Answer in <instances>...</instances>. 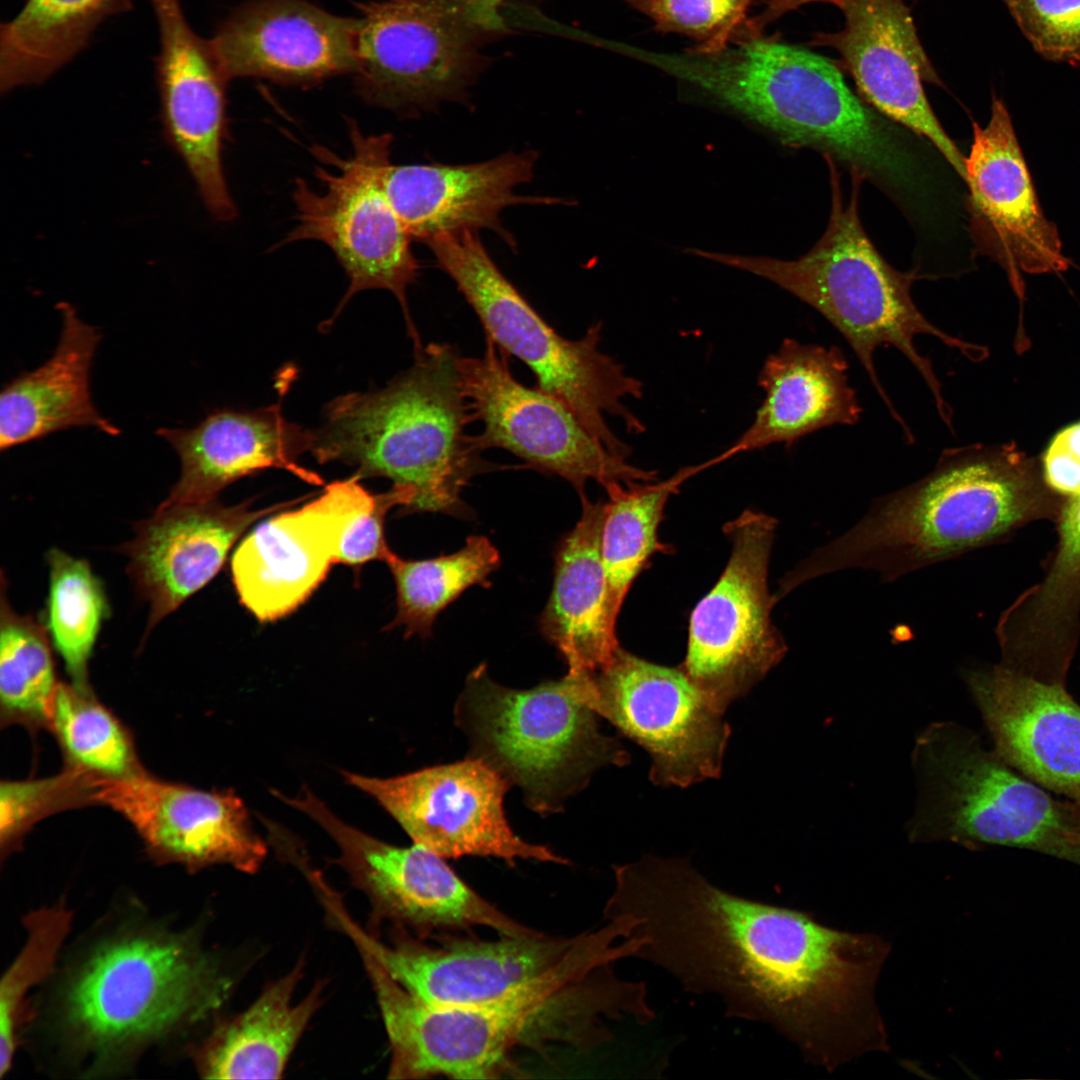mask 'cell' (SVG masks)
Here are the masks:
<instances>
[{
  "label": "cell",
  "mask_w": 1080,
  "mask_h": 1080,
  "mask_svg": "<svg viewBox=\"0 0 1080 1080\" xmlns=\"http://www.w3.org/2000/svg\"><path fill=\"white\" fill-rule=\"evenodd\" d=\"M614 875L605 916L625 921L634 958L686 991L719 998L729 1017L771 1026L816 1064L868 1034L889 953L879 936L733 894L685 858L644 856L614 867Z\"/></svg>",
  "instance_id": "1"
},
{
  "label": "cell",
  "mask_w": 1080,
  "mask_h": 1080,
  "mask_svg": "<svg viewBox=\"0 0 1080 1080\" xmlns=\"http://www.w3.org/2000/svg\"><path fill=\"white\" fill-rule=\"evenodd\" d=\"M644 63L690 84L771 131L784 144L820 150L899 203L925 189L917 145L849 88L838 67L807 49L745 26L712 52L645 51Z\"/></svg>",
  "instance_id": "2"
},
{
  "label": "cell",
  "mask_w": 1080,
  "mask_h": 1080,
  "mask_svg": "<svg viewBox=\"0 0 1080 1080\" xmlns=\"http://www.w3.org/2000/svg\"><path fill=\"white\" fill-rule=\"evenodd\" d=\"M370 980L390 1043L392 1079L495 1078L518 1046L560 1041L592 1048L609 1041L605 1020H623L633 1007L629 983L607 969L559 975L475 1006L429 1004L381 970Z\"/></svg>",
  "instance_id": "3"
},
{
  "label": "cell",
  "mask_w": 1080,
  "mask_h": 1080,
  "mask_svg": "<svg viewBox=\"0 0 1080 1080\" xmlns=\"http://www.w3.org/2000/svg\"><path fill=\"white\" fill-rule=\"evenodd\" d=\"M385 388L349 393L326 408L310 453L355 475L385 477L413 492L404 512L465 515L461 494L479 473L496 469L467 433L473 415L463 392L458 354L431 343Z\"/></svg>",
  "instance_id": "4"
},
{
  "label": "cell",
  "mask_w": 1080,
  "mask_h": 1080,
  "mask_svg": "<svg viewBox=\"0 0 1080 1080\" xmlns=\"http://www.w3.org/2000/svg\"><path fill=\"white\" fill-rule=\"evenodd\" d=\"M1031 474L1009 447L943 450L922 479L879 498L852 528L785 579L789 590L851 568L894 580L985 545L1039 512Z\"/></svg>",
  "instance_id": "5"
},
{
  "label": "cell",
  "mask_w": 1080,
  "mask_h": 1080,
  "mask_svg": "<svg viewBox=\"0 0 1080 1080\" xmlns=\"http://www.w3.org/2000/svg\"><path fill=\"white\" fill-rule=\"evenodd\" d=\"M825 158L831 171V214L823 236L807 254L781 260L700 249L690 252L769 280L817 310L849 343L891 416L902 427L905 440L911 442L912 432L892 404L874 364L879 347L899 350L925 381L939 416L952 430V409L942 395L941 382L929 358L916 349L914 338L931 335L972 360H977L983 349L945 333L923 316L911 296L915 273L890 266L860 223L857 196L863 178L852 172V193L844 200L834 159Z\"/></svg>",
  "instance_id": "6"
},
{
  "label": "cell",
  "mask_w": 1080,
  "mask_h": 1080,
  "mask_svg": "<svg viewBox=\"0 0 1080 1080\" xmlns=\"http://www.w3.org/2000/svg\"><path fill=\"white\" fill-rule=\"evenodd\" d=\"M593 673L568 670L530 689L496 683L485 664L473 669L455 705L469 757L517 786L540 814L560 811L607 765L629 763L626 750L599 731L590 706Z\"/></svg>",
  "instance_id": "7"
},
{
  "label": "cell",
  "mask_w": 1080,
  "mask_h": 1080,
  "mask_svg": "<svg viewBox=\"0 0 1080 1080\" xmlns=\"http://www.w3.org/2000/svg\"><path fill=\"white\" fill-rule=\"evenodd\" d=\"M912 766L918 787L907 825L912 842L1010 846L1080 866L1072 799L1051 796L968 728L931 723L915 740Z\"/></svg>",
  "instance_id": "8"
},
{
  "label": "cell",
  "mask_w": 1080,
  "mask_h": 1080,
  "mask_svg": "<svg viewBox=\"0 0 1080 1080\" xmlns=\"http://www.w3.org/2000/svg\"><path fill=\"white\" fill-rule=\"evenodd\" d=\"M426 245L477 315L486 338L522 361L536 386L562 401L607 449L628 458L631 447L613 433L605 416L620 418L629 433H643L644 424L623 400L642 398L644 385L600 350L602 324L576 340L561 336L501 272L477 231L441 234Z\"/></svg>",
  "instance_id": "9"
},
{
  "label": "cell",
  "mask_w": 1080,
  "mask_h": 1080,
  "mask_svg": "<svg viewBox=\"0 0 1080 1080\" xmlns=\"http://www.w3.org/2000/svg\"><path fill=\"white\" fill-rule=\"evenodd\" d=\"M355 84L369 104L399 114L463 102L490 63L508 18L476 0H376L359 5Z\"/></svg>",
  "instance_id": "10"
},
{
  "label": "cell",
  "mask_w": 1080,
  "mask_h": 1080,
  "mask_svg": "<svg viewBox=\"0 0 1080 1080\" xmlns=\"http://www.w3.org/2000/svg\"><path fill=\"white\" fill-rule=\"evenodd\" d=\"M232 986L216 961L190 944L125 938L103 946L83 966L68 989L65 1015L86 1047L112 1052L209 1016Z\"/></svg>",
  "instance_id": "11"
},
{
  "label": "cell",
  "mask_w": 1080,
  "mask_h": 1080,
  "mask_svg": "<svg viewBox=\"0 0 1080 1080\" xmlns=\"http://www.w3.org/2000/svg\"><path fill=\"white\" fill-rule=\"evenodd\" d=\"M358 950L368 953L396 982L434 1005L475 1006L517 995L552 977L587 973L625 957L614 922L571 938L533 931L494 941L453 939L425 943L397 928L390 943L352 918L342 927Z\"/></svg>",
  "instance_id": "12"
},
{
  "label": "cell",
  "mask_w": 1080,
  "mask_h": 1080,
  "mask_svg": "<svg viewBox=\"0 0 1080 1080\" xmlns=\"http://www.w3.org/2000/svg\"><path fill=\"white\" fill-rule=\"evenodd\" d=\"M349 136L352 153L348 157L320 146L312 149L334 170L316 167V177L323 184L321 192L305 180H296L292 193L296 224L279 245L316 240L333 251L349 279L337 312L358 292H391L400 303L415 349H419L422 345L407 302V289L417 279L418 264L411 250L412 238L384 186L393 135H366L350 121Z\"/></svg>",
  "instance_id": "13"
},
{
  "label": "cell",
  "mask_w": 1080,
  "mask_h": 1080,
  "mask_svg": "<svg viewBox=\"0 0 1080 1080\" xmlns=\"http://www.w3.org/2000/svg\"><path fill=\"white\" fill-rule=\"evenodd\" d=\"M776 525L775 518L751 510L726 523L730 558L690 616L687 653L679 667L723 713L787 651L771 621L775 599L768 588Z\"/></svg>",
  "instance_id": "14"
},
{
  "label": "cell",
  "mask_w": 1080,
  "mask_h": 1080,
  "mask_svg": "<svg viewBox=\"0 0 1080 1080\" xmlns=\"http://www.w3.org/2000/svg\"><path fill=\"white\" fill-rule=\"evenodd\" d=\"M457 367L473 419L482 424L474 435L482 451L506 450L529 468L561 477L580 497L590 480L606 488L657 478V471L607 449L562 401L519 382L507 354L490 339L480 356L458 355Z\"/></svg>",
  "instance_id": "15"
},
{
  "label": "cell",
  "mask_w": 1080,
  "mask_h": 1080,
  "mask_svg": "<svg viewBox=\"0 0 1080 1080\" xmlns=\"http://www.w3.org/2000/svg\"><path fill=\"white\" fill-rule=\"evenodd\" d=\"M590 705L649 753L655 785L687 787L720 776L730 726L679 666L619 646L593 673Z\"/></svg>",
  "instance_id": "16"
},
{
  "label": "cell",
  "mask_w": 1080,
  "mask_h": 1080,
  "mask_svg": "<svg viewBox=\"0 0 1080 1080\" xmlns=\"http://www.w3.org/2000/svg\"><path fill=\"white\" fill-rule=\"evenodd\" d=\"M274 795L319 824L335 841V863L367 898L373 923L392 922L419 937L440 928L485 926L502 935H520L522 926L486 901L451 869L444 858L413 844L399 847L374 838L339 819L310 790L291 798Z\"/></svg>",
  "instance_id": "17"
},
{
  "label": "cell",
  "mask_w": 1080,
  "mask_h": 1080,
  "mask_svg": "<svg viewBox=\"0 0 1080 1080\" xmlns=\"http://www.w3.org/2000/svg\"><path fill=\"white\" fill-rule=\"evenodd\" d=\"M346 782L372 796L415 844L443 858L496 857L566 864L548 847L511 829L503 801L509 784L480 759L380 779L342 771Z\"/></svg>",
  "instance_id": "18"
},
{
  "label": "cell",
  "mask_w": 1080,
  "mask_h": 1080,
  "mask_svg": "<svg viewBox=\"0 0 1080 1080\" xmlns=\"http://www.w3.org/2000/svg\"><path fill=\"white\" fill-rule=\"evenodd\" d=\"M1069 661L1004 656L966 682L1010 766L1048 791L1080 798V704L1065 686Z\"/></svg>",
  "instance_id": "19"
},
{
  "label": "cell",
  "mask_w": 1080,
  "mask_h": 1080,
  "mask_svg": "<svg viewBox=\"0 0 1080 1080\" xmlns=\"http://www.w3.org/2000/svg\"><path fill=\"white\" fill-rule=\"evenodd\" d=\"M374 497L354 475L328 484L311 502L259 523L231 560L241 604L260 622L300 607L337 563L349 524Z\"/></svg>",
  "instance_id": "20"
},
{
  "label": "cell",
  "mask_w": 1080,
  "mask_h": 1080,
  "mask_svg": "<svg viewBox=\"0 0 1080 1080\" xmlns=\"http://www.w3.org/2000/svg\"><path fill=\"white\" fill-rule=\"evenodd\" d=\"M96 804L122 815L162 863L190 870L229 864L255 873L267 846L253 830L243 801L232 791H205L157 779L145 771L98 777Z\"/></svg>",
  "instance_id": "21"
},
{
  "label": "cell",
  "mask_w": 1080,
  "mask_h": 1080,
  "mask_svg": "<svg viewBox=\"0 0 1080 1080\" xmlns=\"http://www.w3.org/2000/svg\"><path fill=\"white\" fill-rule=\"evenodd\" d=\"M964 181L977 245L1004 268L1019 297L1023 273L1067 269L1057 227L1041 209L1010 114L995 96L988 124L973 123Z\"/></svg>",
  "instance_id": "22"
},
{
  "label": "cell",
  "mask_w": 1080,
  "mask_h": 1080,
  "mask_svg": "<svg viewBox=\"0 0 1080 1080\" xmlns=\"http://www.w3.org/2000/svg\"><path fill=\"white\" fill-rule=\"evenodd\" d=\"M159 34L155 58L167 142L183 160L202 200L220 221L236 216L222 164L225 136L223 73L210 40L189 25L180 0H149Z\"/></svg>",
  "instance_id": "23"
},
{
  "label": "cell",
  "mask_w": 1080,
  "mask_h": 1080,
  "mask_svg": "<svg viewBox=\"0 0 1080 1080\" xmlns=\"http://www.w3.org/2000/svg\"><path fill=\"white\" fill-rule=\"evenodd\" d=\"M845 25L812 44L835 49L862 97L878 112L924 136L965 180V157L926 98L923 82L942 85L904 0H844Z\"/></svg>",
  "instance_id": "24"
},
{
  "label": "cell",
  "mask_w": 1080,
  "mask_h": 1080,
  "mask_svg": "<svg viewBox=\"0 0 1080 1080\" xmlns=\"http://www.w3.org/2000/svg\"><path fill=\"white\" fill-rule=\"evenodd\" d=\"M356 31L357 18L306 0H252L234 9L210 41L228 80L310 86L354 73Z\"/></svg>",
  "instance_id": "25"
},
{
  "label": "cell",
  "mask_w": 1080,
  "mask_h": 1080,
  "mask_svg": "<svg viewBox=\"0 0 1080 1080\" xmlns=\"http://www.w3.org/2000/svg\"><path fill=\"white\" fill-rule=\"evenodd\" d=\"M289 505L253 509L248 502L225 506L216 499L163 501L151 517L138 522L134 538L120 551L149 604L146 634L219 572L252 523Z\"/></svg>",
  "instance_id": "26"
},
{
  "label": "cell",
  "mask_w": 1080,
  "mask_h": 1080,
  "mask_svg": "<svg viewBox=\"0 0 1080 1080\" xmlns=\"http://www.w3.org/2000/svg\"><path fill=\"white\" fill-rule=\"evenodd\" d=\"M535 151L505 153L463 164H390L384 176L388 199L412 239L423 243L441 234L490 229L508 244L514 240L500 214L519 204L561 203V199L521 196L515 189L533 177Z\"/></svg>",
  "instance_id": "27"
},
{
  "label": "cell",
  "mask_w": 1080,
  "mask_h": 1080,
  "mask_svg": "<svg viewBox=\"0 0 1080 1080\" xmlns=\"http://www.w3.org/2000/svg\"><path fill=\"white\" fill-rule=\"evenodd\" d=\"M177 452L181 473L167 502H206L234 481L268 468L314 485L321 477L298 458L310 452L313 431L289 422L279 405L254 411L216 410L192 428H160Z\"/></svg>",
  "instance_id": "28"
},
{
  "label": "cell",
  "mask_w": 1080,
  "mask_h": 1080,
  "mask_svg": "<svg viewBox=\"0 0 1080 1080\" xmlns=\"http://www.w3.org/2000/svg\"><path fill=\"white\" fill-rule=\"evenodd\" d=\"M841 349L785 338L764 361L758 385L764 398L748 428L715 458L719 463L740 453L783 443L832 425H855L861 407L848 382Z\"/></svg>",
  "instance_id": "29"
},
{
  "label": "cell",
  "mask_w": 1080,
  "mask_h": 1080,
  "mask_svg": "<svg viewBox=\"0 0 1080 1080\" xmlns=\"http://www.w3.org/2000/svg\"><path fill=\"white\" fill-rule=\"evenodd\" d=\"M57 308L62 330L51 357L2 388V451L71 427H94L111 436L120 433L91 398L90 370L100 331L82 321L70 304L60 303Z\"/></svg>",
  "instance_id": "30"
},
{
  "label": "cell",
  "mask_w": 1080,
  "mask_h": 1080,
  "mask_svg": "<svg viewBox=\"0 0 1080 1080\" xmlns=\"http://www.w3.org/2000/svg\"><path fill=\"white\" fill-rule=\"evenodd\" d=\"M580 498L581 517L555 551L552 590L539 626L568 670L598 672L619 647L607 610L601 553L605 502Z\"/></svg>",
  "instance_id": "31"
},
{
  "label": "cell",
  "mask_w": 1080,
  "mask_h": 1080,
  "mask_svg": "<svg viewBox=\"0 0 1080 1080\" xmlns=\"http://www.w3.org/2000/svg\"><path fill=\"white\" fill-rule=\"evenodd\" d=\"M304 960L267 985L242 1013L219 1026L200 1056L209 1079H279L310 1020L323 1001L318 982L301 1001H293Z\"/></svg>",
  "instance_id": "32"
},
{
  "label": "cell",
  "mask_w": 1080,
  "mask_h": 1080,
  "mask_svg": "<svg viewBox=\"0 0 1080 1080\" xmlns=\"http://www.w3.org/2000/svg\"><path fill=\"white\" fill-rule=\"evenodd\" d=\"M131 0H25L0 28V91L38 85L81 53Z\"/></svg>",
  "instance_id": "33"
},
{
  "label": "cell",
  "mask_w": 1080,
  "mask_h": 1080,
  "mask_svg": "<svg viewBox=\"0 0 1080 1080\" xmlns=\"http://www.w3.org/2000/svg\"><path fill=\"white\" fill-rule=\"evenodd\" d=\"M714 465L712 459L686 466L660 482L613 483L605 488L601 553L606 577V603L616 624L619 611L637 576L656 552H666L658 527L669 497L681 484Z\"/></svg>",
  "instance_id": "34"
},
{
  "label": "cell",
  "mask_w": 1080,
  "mask_h": 1080,
  "mask_svg": "<svg viewBox=\"0 0 1080 1080\" xmlns=\"http://www.w3.org/2000/svg\"><path fill=\"white\" fill-rule=\"evenodd\" d=\"M384 562L396 586L397 612L389 628L402 627L406 638H426L439 613L466 589L490 586L489 577L501 558L487 537L474 535L452 554L411 560L390 551Z\"/></svg>",
  "instance_id": "35"
},
{
  "label": "cell",
  "mask_w": 1080,
  "mask_h": 1080,
  "mask_svg": "<svg viewBox=\"0 0 1080 1080\" xmlns=\"http://www.w3.org/2000/svg\"><path fill=\"white\" fill-rule=\"evenodd\" d=\"M0 604V720L30 730L48 727L59 682L46 628L16 613L6 596L2 575Z\"/></svg>",
  "instance_id": "36"
},
{
  "label": "cell",
  "mask_w": 1080,
  "mask_h": 1080,
  "mask_svg": "<svg viewBox=\"0 0 1080 1080\" xmlns=\"http://www.w3.org/2000/svg\"><path fill=\"white\" fill-rule=\"evenodd\" d=\"M48 728L56 737L66 767L104 778L144 771L128 729L97 700L90 687L59 682Z\"/></svg>",
  "instance_id": "37"
},
{
  "label": "cell",
  "mask_w": 1080,
  "mask_h": 1080,
  "mask_svg": "<svg viewBox=\"0 0 1080 1080\" xmlns=\"http://www.w3.org/2000/svg\"><path fill=\"white\" fill-rule=\"evenodd\" d=\"M1079 604L1080 495L1071 497L1061 513L1055 558L1025 601L1019 640L1010 644L1031 653L1071 654L1066 637Z\"/></svg>",
  "instance_id": "38"
},
{
  "label": "cell",
  "mask_w": 1080,
  "mask_h": 1080,
  "mask_svg": "<svg viewBox=\"0 0 1080 1080\" xmlns=\"http://www.w3.org/2000/svg\"><path fill=\"white\" fill-rule=\"evenodd\" d=\"M48 564V630L72 683L87 688L89 659L108 610L104 589L84 560L53 549Z\"/></svg>",
  "instance_id": "39"
},
{
  "label": "cell",
  "mask_w": 1080,
  "mask_h": 1080,
  "mask_svg": "<svg viewBox=\"0 0 1080 1080\" xmlns=\"http://www.w3.org/2000/svg\"><path fill=\"white\" fill-rule=\"evenodd\" d=\"M70 923L71 914L63 906L41 908L25 918L26 943L0 983L1 1076L12 1064L24 997L53 969Z\"/></svg>",
  "instance_id": "40"
},
{
  "label": "cell",
  "mask_w": 1080,
  "mask_h": 1080,
  "mask_svg": "<svg viewBox=\"0 0 1080 1080\" xmlns=\"http://www.w3.org/2000/svg\"><path fill=\"white\" fill-rule=\"evenodd\" d=\"M98 776L66 767L55 776L0 785L2 856L14 850L34 824L54 813L96 804Z\"/></svg>",
  "instance_id": "41"
},
{
  "label": "cell",
  "mask_w": 1080,
  "mask_h": 1080,
  "mask_svg": "<svg viewBox=\"0 0 1080 1080\" xmlns=\"http://www.w3.org/2000/svg\"><path fill=\"white\" fill-rule=\"evenodd\" d=\"M652 20L655 30L688 36L697 52L726 46L748 21L754 0H623Z\"/></svg>",
  "instance_id": "42"
},
{
  "label": "cell",
  "mask_w": 1080,
  "mask_h": 1080,
  "mask_svg": "<svg viewBox=\"0 0 1080 1080\" xmlns=\"http://www.w3.org/2000/svg\"><path fill=\"white\" fill-rule=\"evenodd\" d=\"M1016 24L1044 58L1080 63V0H1005Z\"/></svg>",
  "instance_id": "43"
},
{
  "label": "cell",
  "mask_w": 1080,
  "mask_h": 1080,
  "mask_svg": "<svg viewBox=\"0 0 1080 1080\" xmlns=\"http://www.w3.org/2000/svg\"><path fill=\"white\" fill-rule=\"evenodd\" d=\"M413 496L411 490L394 485L385 493L375 494L373 501L349 524L340 545L337 563L359 566L372 560L384 561L391 551L385 538V517L395 506H403L405 510Z\"/></svg>",
  "instance_id": "44"
},
{
  "label": "cell",
  "mask_w": 1080,
  "mask_h": 1080,
  "mask_svg": "<svg viewBox=\"0 0 1080 1080\" xmlns=\"http://www.w3.org/2000/svg\"><path fill=\"white\" fill-rule=\"evenodd\" d=\"M1044 478L1056 492L1080 495V422L1060 431L1043 459Z\"/></svg>",
  "instance_id": "45"
},
{
  "label": "cell",
  "mask_w": 1080,
  "mask_h": 1080,
  "mask_svg": "<svg viewBox=\"0 0 1080 1080\" xmlns=\"http://www.w3.org/2000/svg\"><path fill=\"white\" fill-rule=\"evenodd\" d=\"M843 1L844 0H762L765 8L756 17L748 19V25L754 30L762 31L770 22L804 4L811 2H828L839 7Z\"/></svg>",
  "instance_id": "46"
}]
</instances>
